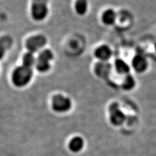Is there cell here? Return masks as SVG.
Segmentation results:
<instances>
[{
    "label": "cell",
    "instance_id": "7a4b0ae2",
    "mask_svg": "<svg viewBox=\"0 0 156 156\" xmlns=\"http://www.w3.org/2000/svg\"><path fill=\"white\" fill-rule=\"evenodd\" d=\"M49 0H33L31 12L33 18L36 21H42L48 14Z\"/></svg>",
    "mask_w": 156,
    "mask_h": 156
},
{
    "label": "cell",
    "instance_id": "9c48e42d",
    "mask_svg": "<svg viewBox=\"0 0 156 156\" xmlns=\"http://www.w3.org/2000/svg\"><path fill=\"white\" fill-rule=\"evenodd\" d=\"M116 20V14L113 10L108 9L103 13L102 15V21L106 25H111Z\"/></svg>",
    "mask_w": 156,
    "mask_h": 156
},
{
    "label": "cell",
    "instance_id": "ba28073f",
    "mask_svg": "<svg viewBox=\"0 0 156 156\" xmlns=\"http://www.w3.org/2000/svg\"><path fill=\"white\" fill-rule=\"evenodd\" d=\"M37 62V58L35 57L34 53L27 51L25 55H23L22 58L23 66H25L28 68H31L35 65Z\"/></svg>",
    "mask_w": 156,
    "mask_h": 156
},
{
    "label": "cell",
    "instance_id": "e0dca14e",
    "mask_svg": "<svg viewBox=\"0 0 156 156\" xmlns=\"http://www.w3.org/2000/svg\"><path fill=\"white\" fill-rule=\"evenodd\" d=\"M155 49H156V47H155Z\"/></svg>",
    "mask_w": 156,
    "mask_h": 156
},
{
    "label": "cell",
    "instance_id": "9a60e30c",
    "mask_svg": "<svg viewBox=\"0 0 156 156\" xmlns=\"http://www.w3.org/2000/svg\"><path fill=\"white\" fill-rule=\"evenodd\" d=\"M5 50L6 48L0 42V59H2V58H3L5 54Z\"/></svg>",
    "mask_w": 156,
    "mask_h": 156
},
{
    "label": "cell",
    "instance_id": "30bf717a",
    "mask_svg": "<svg viewBox=\"0 0 156 156\" xmlns=\"http://www.w3.org/2000/svg\"><path fill=\"white\" fill-rule=\"evenodd\" d=\"M84 145L83 140L81 137H75L70 141L69 147L70 149L74 152H77L83 148Z\"/></svg>",
    "mask_w": 156,
    "mask_h": 156
},
{
    "label": "cell",
    "instance_id": "6da1fadb",
    "mask_svg": "<svg viewBox=\"0 0 156 156\" xmlns=\"http://www.w3.org/2000/svg\"><path fill=\"white\" fill-rule=\"evenodd\" d=\"M33 75L31 68L20 66L14 70L12 74L13 84L18 87H23L31 81Z\"/></svg>",
    "mask_w": 156,
    "mask_h": 156
},
{
    "label": "cell",
    "instance_id": "8992f818",
    "mask_svg": "<svg viewBox=\"0 0 156 156\" xmlns=\"http://www.w3.org/2000/svg\"><path fill=\"white\" fill-rule=\"evenodd\" d=\"M112 52L109 47L107 46H101L96 49L95 51L96 57L102 61L108 60L111 57Z\"/></svg>",
    "mask_w": 156,
    "mask_h": 156
},
{
    "label": "cell",
    "instance_id": "2e32d148",
    "mask_svg": "<svg viewBox=\"0 0 156 156\" xmlns=\"http://www.w3.org/2000/svg\"><path fill=\"white\" fill-rule=\"evenodd\" d=\"M128 79L127 80V81L126 82V84H125V87L129 88V87L132 86V85L133 83V81L131 79V77H128Z\"/></svg>",
    "mask_w": 156,
    "mask_h": 156
},
{
    "label": "cell",
    "instance_id": "7c38bea8",
    "mask_svg": "<svg viewBox=\"0 0 156 156\" xmlns=\"http://www.w3.org/2000/svg\"><path fill=\"white\" fill-rule=\"evenodd\" d=\"M133 65L136 70L142 72L145 70L146 67V61L144 57L137 56L134 58Z\"/></svg>",
    "mask_w": 156,
    "mask_h": 156
},
{
    "label": "cell",
    "instance_id": "3957f363",
    "mask_svg": "<svg viewBox=\"0 0 156 156\" xmlns=\"http://www.w3.org/2000/svg\"><path fill=\"white\" fill-rule=\"evenodd\" d=\"M53 57L54 55L53 52L48 49H45L39 52L35 64L38 71L44 73L50 70L51 68L50 62L53 59Z\"/></svg>",
    "mask_w": 156,
    "mask_h": 156
},
{
    "label": "cell",
    "instance_id": "5bb4252c",
    "mask_svg": "<svg viewBox=\"0 0 156 156\" xmlns=\"http://www.w3.org/2000/svg\"><path fill=\"white\" fill-rule=\"evenodd\" d=\"M107 70H108V66L105 64H102V63L98 64L96 66V74L100 77L105 76L107 74Z\"/></svg>",
    "mask_w": 156,
    "mask_h": 156
},
{
    "label": "cell",
    "instance_id": "4fadbf2b",
    "mask_svg": "<svg viewBox=\"0 0 156 156\" xmlns=\"http://www.w3.org/2000/svg\"><path fill=\"white\" fill-rule=\"evenodd\" d=\"M115 67L117 72L120 74H126L129 71V67L126 63L120 59L116 61Z\"/></svg>",
    "mask_w": 156,
    "mask_h": 156
},
{
    "label": "cell",
    "instance_id": "52a82bcc",
    "mask_svg": "<svg viewBox=\"0 0 156 156\" xmlns=\"http://www.w3.org/2000/svg\"><path fill=\"white\" fill-rule=\"evenodd\" d=\"M110 113L111 119L114 124H119L120 122L122 119V114L121 113L116 104H113L111 106Z\"/></svg>",
    "mask_w": 156,
    "mask_h": 156
},
{
    "label": "cell",
    "instance_id": "277c9868",
    "mask_svg": "<svg viewBox=\"0 0 156 156\" xmlns=\"http://www.w3.org/2000/svg\"><path fill=\"white\" fill-rule=\"evenodd\" d=\"M47 43L46 38L42 35H37L29 38L26 43L28 51L35 53L44 47Z\"/></svg>",
    "mask_w": 156,
    "mask_h": 156
},
{
    "label": "cell",
    "instance_id": "8fae6325",
    "mask_svg": "<svg viewBox=\"0 0 156 156\" xmlns=\"http://www.w3.org/2000/svg\"><path fill=\"white\" fill-rule=\"evenodd\" d=\"M75 9L77 14L80 15H83L87 11V0H77L75 4Z\"/></svg>",
    "mask_w": 156,
    "mask_h": 156
},
{
    "label": "cell",
    "instance_id": "5b68a950",
    "mask_svg": "<svg viewBox=\"0 0 156 156\" xmlns=\"http://www.w3.org/2000/svg\"><path fill=\"white\" fill-rule=\"evenodd\" d=\"M72 107L71 100L67 97L61 94L53 96L52 99V107L58 113H65L69 111Z\"/></svg>",
    "mask_w": 156,
    "mask_h": 156
}]
</instances>
